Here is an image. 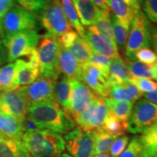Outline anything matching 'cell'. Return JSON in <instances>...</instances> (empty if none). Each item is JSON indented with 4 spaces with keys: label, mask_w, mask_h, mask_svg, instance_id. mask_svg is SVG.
<instances>
[{
    "label": "cell",
    "mask_w": 157,
    "mask_h": 157,
    "mask_svg": "<svg viewBox=\"0 0 157 157\" xmlns=\"http://www.w3.org/2000/svg\"><path fill=\"white\" fill-rule=\"evenodd\" d=\"M111 22L113 25V37L118 50L124 52L126 48L131 24L121 22L113 15H111Z\"/></svg>",
    "instance_id": "f1b7e54d"
},
{
    "label": "cell",
    "mask_w": 157,
    "mask_h": 157,
    "mask_svg": "<svg viewBox=\"0 0 157 157\" xmlns=\"http://www.w3.org/2000/svg\"><path fill=\"white\" fill-rule=\"evenodd\" d=\"M38 44L39 76L57 80L60 75L58 66L60 45L57 39L44 34L40 37Z\"/></svg>",
    "instance_id": "277c9868"
},
{
    "label": "cell",
    "mask_w": 157,
    "mask_h": 157,
    "mask_svg": "<svg viewBox=\"0 0 157 157\" xmlns=\"http://www.w3.org/2000/svg\"><path fill=\"white\" fill-rule=\"evenodd\" d=\"M15 63L0 67V92L16 90L15 87Z\"/></svg>",
    "instance_id": "d6a6232c"
},
{
    "label": "cell",
    "mask_w": 157,
    "mask_h": 157,
    "mask_svg": "<svg viewBox=\"0 0 157 157\" xmlns=\"http://www.w3.org/2000/svg\"><path fill=\"white\" fill-rule=\"evenodd\" d=\"M60 1L64 14L69 22L71 26L74 28L78 36L84 39L86 31L80 22L73 1L72 0H60Z\"/></svg>",
    "instance_id": "83f0119b"
},
{
    "label": "cell",
    "mask_w": 157,
    "mask_h": 157,
    "mask_svg": "<svg viewBox=\"0 0 157 157\" xmlns=\"http://www.w3.org/2000/svg\"><path fill=\"white\" fill-rule=\"evenodd\" d=\"M151 44L157 55V27L151 29Z\"/></svg>",
    "instance_id": "7dc6e473"
},
{
    "label": "cell",
    "mask_w": 157,
    "mask_h": 157,
    "mask_svg": "<svg viewBox=\"0 0 157 157\" xmlns=\"http://www.w3.org/2000/svg\"><path fill=\"white\" fill-rule=\"evenodd\" d=\"M129 81L135 84L143 95L146 93H152L156 90L157 87L156 82L149 79V78L130 77Z\"/></svg>",
    "instance_id": "74e56055"
},
{
    "label": "cell",
    "mask_w": 157,
    "mask_h": 157,
    "mask_svg": "<svg viewBox=\"0 0 157 157\" xmlns=\"http://www.w3.org/2000/svg\"><path fill=\"white\" fill-rule=\"evenodd\" d=\"M151 27L143 12L135 15L131 23L128 39L124 50L127 60H135V55L139 50L149 48L151 45Z\"/></svg>",
    "instance_id": "3957f363"
},
{
    "label": "cell",
    "mask_w": 157,
    "mask_h": 157,
    "mask_svg": "<svg viewBox=\"0 0 157 157\" xmlns=\"http://www.w3.org/2000/svg\"><path fill=\"white\" fill-rule=\"evenodd\" d=\"M0 21L4 36L36 30L37 25V19L34 15L15 4Z\"/></svg>",
    "instance_id": "8992f818"
},
{
    "label": "cell",
    "mask_w": 157,
    "mask_h": 157,
    "mask_svg": "<svg viewBox=\"0 0 157 157\" xmlns=\"http://www.w3.org/2000/svg\"><path fill=\"white\" fill-rule=\"evenodd\" d=\"M141 151L139 157H157V121L139 137Z\"/></svg>",
    "instance_id": "603a6c76"
},
{
    "label": "cell",
    "mask_w": 157,
    "mask_h": 157,
    "mask_svg": "<svg viewBox=\"0 0 157 157\" xmlns=\"http://www.w3.org/2000/svg\"><path fill=\"white\" fill-rule=\"evenodd\" d=\"M156 92H157V87H156Z\"/></svg>",
    "instance_id": "db71d44e"
},
{
    "label": "cell",
    "mask_w": 157,
    "mask_h": 157,
    "mask_svg": "<svg viewBox=\"0 0 157 157\" xmlns=\"http://www.w3.org/2000/svg\"><path fill=\"white\" fill-rule=\"evenodd\" d=\"M101 128L110 135L119 137L127 130V122L119 119L109 111Z\"/></svg>",
    "instance_id": "836d02e7"
},
{
    "label": "cell",
    "mask_w": 157,
    "mask_h": 157,
    "mask_svg": "<svg viewBox=\"0 0 157 157\" xmlns=\"http://www.w3.org/2000/svg\"><path fill=\"white\" fill-rule=\"evenodd\" d=\"M79 21L83 26H90L95 23L101 9L92 0H72Z\"/></svg>",
    "instance_id": "ffe728a7"
},
{
    "label": "cell",
    "mask_w": 157,
    "mask_h": 157,
    "mask_svg": "<svg viewBox=\"0 0 157 157\" xmlns=\"http://www.w3.org/2000/svg\"><path fill=\"white\" fill-rule=\"evenodd\" d=\"M93 157H111L110 156V154H97L93 156Z\"/></svg>",
    "instance_id": "c3c4849f"
},
{
    "label": "cell",
    "mask_w": 157,
    "mask_h": 157,
    "mask_svg": "<svg viewBox=\"0 0 157 157\" xmlns=\"http://www.w3.org/2000/svg\"><path fill=\"white\" fill-rule=\"evenodd\" d=\"M130 77L152 78L157 81V67L156 64H146L139 60H127Z\"/></svg>",
    "instance_id": "d4e9b609"
},
{
    "label": "cell",
    "mask_w": 157,
    "mask_h": 157,
    "mask_svg": "<svg viewBox=\"0 0 157 157\" xmlns=\"http://www.w3.org/2000/svg\"><path fill=\"white\" fill-rule=\"evenodd\" d=\"M0 157H31L21 140L0 138Z\"/></svg>",
    "instance_id": "cb8c5ba5"
},
{
    "label": "cell",
    "mask_w": 157,
    "mask_h": 157,
    "mask_svg": "<svg viewBox=\"0 0 157 157\" xmlns=\"http://www.w3.org/2000/svg\"><path fill=\"white\" fill-rule=\"evenodd\" d=\"M36 30L6 35L2 41L7 52L8 62L13 63L21 57H27L37 48L40 39Z\"/></svg>",
    "instance_id": "5b68a950"
},
{
    "label": "cell",
    "mask_w": 157,
    "mask_h": 157,
    "mask_svg": "<svg viewBox=\"0 0 157 157\" xmlns=\"http://www.w3.org/2000/svg\"><path fill=\"white\" fill-rule=\"evenodd\" d=\"M93 25L100 34L115 42L114 37H113L112 22H111V15L110 13V10H101V13Z\"/></svg>",
    "instance_id": "1f68e13d"
},
{
    "label": "cell",
    "mask_w": 157,
    "mask_h": 157,
    "mask_svg": "<svg viewBox=\"0 0 157 157\" xmlns=\"http://www.w3.org/2000/svg\"><path fill=\"white\" fill-rule=\"evenodd\" d=\"M98 95L94 93L84 82L71 79L70 104L71 116L74 122L81 113L87 109Z\"/></svg>",
    "instance_id": "5bb4252c"
},
{
    "label": "cell",
    "mask_w": 157,
    "mask_h": 157,
    "mask_svg": "<svg viewBox=\"0 0 157 157\" xmlns=\"http://www.w3.org/2000/svg\"><path fill=\"white\" fill-rule=\"evenodd\" d=\"M129 142V137L126 135H121L116 138L109 149L110 156L111 157H119Z\"/></svg>",
    "instance_id": "8d00e7d4"
},
{
    "label": "cell",
    "mask_w": 157,
    "mask_h": 157,
    "mask_svg": "<svg viewBox=\"0 0 157 157\" xmlns=\"http://www.w3.org/2000/svg\"><path fill=\"white\" fill-rule=\"evenodd\" d=\"M68 50L81 66L87 63L93 52L87 41L79 36Z\"/></svg>",
    "instance_id": "4dcf8cb0"
},
{
    "label": "cell",
    "mask_w": 157,
    "mask_h": 157,
    "mask_svg": "<svg viewBox=\"0 0 157 157\" xmlns=\"http://www.w3.org/2000/svg\"><path fill=\"white\" fill-rule=\"evenodd\" d=\"M112 60L113 58H109V57L93 52L91 56H90L88 63H90L96 66V67L101 68L104 72L109 74V67L111 66Z\"/></svg>",
    "instance_id": "d590c367"
},
{
    "label": "cell",
    "mask_w": 157,
    "mask_h": 157,
    "mask_svg": "<svg viewBox=\"0 0 157 157\" xmlns=\"http://www.w3.org/2000/svg\"><path fill=\"white\" fill-rule=\"evenodd\" d=\"M22 142L31 157H57L66 148L63 137L47 129L25 131Z\"/></svg>",
    "instance_id": "7a4b0ae2"
},
{
    "label": "cell",
    "mask_w": 157,
    "mask_h": 157,
    "mask_svg": "<svg viewBox=\"0 0 157 157\" xmlns=\"http://www.w3.org/2000/svg\"><path fill=\"white\" fill-rule=\"evenodd\" d=\"M58 66L60 74L71 79L81 81V65L68 49L60 46L58 54Z\"/></svg>",
    "instance_id": "2e32d148"
},
{
    "label": "cell",
    "mask_w": 157,
    "mask_h": 157,
    "mask_svg": "<svg viewBox=\"0 0 157 157\" xmlns=\"http://www.w3.org/2000/svg\"><path fill=\"white\" fill-rule=\"evenodd\" d=\"M124 1L126 2L127 5L132 7L133 10L135 12V13L137 14L141 11V5L143 3L144 0H124Z\"/></svg>",
    "instance_id": "f6af8a7d"
},
{
    "label": "cell",
    "mask_w": 157,
    "mask_h": 157,
    "mask_svg": "<svg viewBox=\"0 0 157 157\" xmlns=\"http://www.w3.org/2000/svg\"><path fill=\"white\" fill-rule=\"evenodd\" d=\"M155 64H156V67H157V60H156V63H155Z\"/></svg>",
    "instance_id": "f5cc1de1"
},
{
    "label": "cell",
    "mask_w": 157,
    "mask_h": 157,
    "mask_svg": "<svg viewBox=\"0 0 157 157\" xmlns=\"http://www.w3.org/2000/svg\"><path fill=\"white\" fill-rule=\"evenodd\" d=\"M78 37V34H77V32L72 29V30L65 33V34H62L61 36L56 39L60 47L68 49L74 44Z\"/></svg>",
    "instance_id": "b9f144b4"
},
{
    "label": "cell",
    "mask_w": 157,
    "mask_h": 157,
    "mask_svg": "<svg viewBox=\"0 0 157 157\" xmlns=\"http://www.w3.org/2000/svg\"><path fill=\"white\" fill-rule=\"evenodd\" d=\"M143 95L135 84L129 81L122 85L111 86L109 97L118 101H129L135 103Z\"/></svg>",
    "instance_id": "44dd1931"
},
{
    "label": "cell",
    "mask_w": 157,
    "mask_h": 157,
    "mask_svg": "<svg viewBox=\"0 0 157 157\" xmlns=\"http://www.w3.org/2000/svg\"><path fill=\"white\" fill-rule=\"evenodd\" d=\"M20 7L32 13L35 16H40L49 5L50 0H16Z\"/></svg>",
    "instance_id": "e575fe53"
},
{
    "label": "cell",
    "mask_w": 157,
    "mask_h": 157,
    "mask_svg": "<svg viewBox=\"0 0 157 157\" xmlns=\"http://www.w3.org/2000/svg\"><path fill=\"white\" fill-rule=\"evenodd\" d=\"M109 78L111 86L122 85L130 80L127 63L121 57L113 58L109 67Z\"/></svg>",
    "instance_id": "7402d4cb"
},
{
    "label": "cell",
    "mask_w": 157,
    "mask_h": 157,
    "mask_svg": "<svg viewBox=\"0 0 157 157\" xmlns=\"http://www.w3.org/2000/svg\"><path fill=\"white\" fill-rule=\"evenodd\" d=\"M106 98L98 95L85 111L75 120V124L86 132L101 128L109 114Z\"/></svg>",
    "instance_id": "9c48e42d"
},
{
    "label": "cell",
    "mask_w": 157,
    "mask_h": 157,
    "mask_svg": "<svg viewBox=\"0 0 157 157\" xmlns=\"http://www.w3.org/2000/svg\"><path fill=\"white\" fill-rule=\"evenodd\" d=\"M92 2H93L98 7L103 10H110L109 5H108L109 0H92Z\"/></svg>",
    "instance_id": "bcb514c9"
},
{
    "label": "cell",
    "mask_w": 157,
    "mask_h": 157,
    "mask_svg": "<svg viewBox=\"0 0 157 157\" xmlns=\"http://www.w3.org/2000/svg\"><path fill=\"white\" fill-rule=\"evenodd\" d=\"M140 151L141 146L139 137H134L119 157H139Z\"/></svg>",
    "instance_id": "60d3db41"
},
{
    "label": "cell",
    "mask_w": 157,
    "mask_h": 157,
    "mask_svg": "<svg viewBox=\"0 0 157 157\" xmlns=\"http://www.w3.org/2000/svg\"><path fill=\"white\" fill-rule=\"evenodd\" d=\"M65 146L72 157H93L94 136L93 131L86 132L80 127L66 133L63 137Z\"/></svg>",
    "instance_id": "30bf717a"
},
{
    "label": "cell",
    "mask_w": 157,
    "mask_h": 157,
    "mask_svg": "<svg viewBox=\"0 0 157 157\" xmlns=\"http://www.w3.org/2000/svg\"><path fill=\"white\" fill-rule=\"evenodd\" d=\"M157 121V105L142 98L133 106L127 121V130L132 134L143 133Z\"/></svg>",
    "instance_id": "52a82bcc"
},
{
    "label": "cell",
    "mask_w": 157,
    "mask_h": 157,
    "mask_svg": "<svg viewBox=\"0 0 157 157\" xmlns=\"http://www.w3.org/2000/svg\"><path fill=\"white\" fill-rule=\"evenodd\" d=\"M40 16L41 23L47 31L45 35L58 38L72 30L63 10L60 0H50Z\"/></svg>",
    "instance_id": "ba28073f"
},
{
    "label": "cell",
    "mask_w": 157,
    "mask_h": 157,
    "mask_svg": "<svg viewBox=\"0 0 157 157\" xmlns=\"http://www.w3.org/2000/svg\"><path fill=\"white\" fill-rule=\"evenodd\" d=\"M71 79L68 78L67 76L60 74L57 79L55 86V101L60 105L66 115L72 119L71 116Z\"/></svg>",
    "instance_id": "ac0fdd59"
},
{
    "label": "cell",
    "mask_w": 157,
    "mask_h": 157,
    "mask_svg": "<svg viewBox=\"0 0 157 157\" xmlns=\"http://www.w3.org/2000/svg\"><path fill=\"white\" fill-rule=\"evenodd\" d=\"M94 136V152L93 156L97 154H105L109 151L111 145L116 140L117 136L109 133L99 128L93 131Z\"/></svg>",
    "instance_id": "4316f807"
},
{
    "label": "cell",
    "mask_w": 157,
    "mask_h": 157,
    "mask_svg": "<svg viewBox=\"0 0 157 157\" xmlns=\"http://www.w3.org/2000/svg\"><path fill=\"white\" fill-rule=\"evenodd\" d=\"M81 81L96 95L103 98L109 97L111 88L109 74L101 68L88 63L82 65L81 66Z\"/></svg>",
    "instance_id": "7c38bea8"
},
{
    "label": "cell",
    "mask_w": 157,
    "mask_h": 157,
    "mask_svg": "<svg viewBox=\"0 0 157 157\" xmlns=\"http://www.w3.org/2000/svg\"><path fill=\"white\" fill-rule=\"evenodd\" d=\"M24 132L23 121L13 116L0 113V134L2 136L21 140Z\"/></svg>",
    "instance_id": "d6986e66"
},
{
    "label": "cell",
    "mask_w": 157,
    "mask_h": 157,
    "mask_svg": "<svg viewBox=\"0 0 157 157\" xmlns=\"http://www.w3.org/2000/svg\"><path fill=\"white\" fill-rule=\"evenodd\" d=\"M143 10L147 18L157 24V0H144Z\"/></svg>",
    "instance_id": "f35d334b"
},
{
    "label": "cell",
    "mask_w": 157,
    "mask_h": 157,
    "mask_svg": "<svg viewBox=\"0 0 157 157\" xmlns=\"http://www.w3.org/2000/svg\"><path fill=\"white\" fill-rule=\"evenodd\" d=\"M27 119L37 129H47L66 135L75 128L73 119L68 118L56 101H46L29 106Z\"/></svg>",
    "instance_id": "6da1fadb"
},
{
    "label": "cell",
    "mask_w": 157,
    "mask_h": 157,
    "mask_svg": "<svg viewBox=\"0 0 157 157\" xmlns=\"http://www.w3.org/2000/svg\"><path fill=\"white\" fill-rule=\"evenodd\" d=\"M108 5L113 16L122 23L131 24L137 15L124 0H109Z\"/></svg>",
    "instance_id": "484cf974"
},
{
    "label": "cell",
    "mask_w": 157,
    "mask_h": 157,
    "mask_svg": "<svg viewBox=\"0 0 157 157\" xmlns=\"http://www.w3.org/2000/svg\"><path fill=\"white\" fill-rule=\"evenodd\" d=\"M57 157H72V156H71V155L68 154H65V153H63V154L59 155V156H58Z\"/></svg>",
    "instance_id": "681fc988"
},
{
    "label": "cell",
    "mask_w": 157,
    "mask_h": 157,
    "mask_svg": "<svg viewBox=\"0 0 157 157\" xmlns=\"http://www.w3.org/2000/svg\"><path fill=\"white\" fill-rule=\"evenodd\" d=\"M84 39L87 41L93 52L113 59L121 57L116 43L100 34L93 25L89 26L88 30L85 32Z\"/></svg>",
    "instance_id": "9a60e30c"
},
{
    "label": "cell",
    "mask_w": 157,
    "mask_h": 157,
    "mask_svg": "<svg viewBox=\"0 0 157 157\" xmlns=\"http://www.w3.org/2000/svg\"><path fill=\"white\" fill-rule=\"evenodd\" d=\"M135 59L146 64H155L157 60V55L150 48H143L139 50L135 55Z\"/></svg>",
    "instance_id": "ab89813d"
},
{
    "label": "cell",
    "mask_w": 157,
    "mask_h": 157,
    "mask_svg": "<svg viewBox=\"0 0 157 157\" xmlns=\"http://www.w3.org/2000/svg\"><path fill=\"white\" fill-rule=\"evenodd\" d=\"M15 63V89L29 85L39 76V68L34 66L28 60L17 59Z\"/></svg>",
    "instance_id": "e0dca14e"
},
{
    "label": "cell",
    "mask_w": 157,
    "mask_h": 157,
    "mask_svg": "<svg viewBox=\"0 0 157 157\" xmlns=\"http://www.w3.org/2000/svg\"><path fill=\"white\" fill-rule=\"evenodd\" d=\"M8 62L7 52L4 44L2 38H0V67Z\"/></svg>",
    "instance_id": "ee69618b"
},
{
    "label": "cell",
    "mask_w": 157,
    "mask_h": 157,
    "mask_svg": "<svg viewBox=\"0 0 157 157\" xmlns=\"http://www.w3.org/2000/svg\"><path fill=\"white\" fill-rule=\"evenodd\" d=\"M109 111L120 120L127 122L132 113L134 103L129 101H118L106 98Z\"/></svg>",
    "instance_id": "f546056e"
},
{
    "label": "cell",
    "mask_w": 157,
    "mask_h": 157,
    "mask_svg": "<svg viewBox=\"0 0 157 157\" xmlns=\"http://www.w3.org/2000/svg\"><path fill=\"white\" fill-rule=\"evenodd\" d=\"M57 80L39 76L28 86L20 88L29 106L39 103L55 101L54 90Z\"/></svg>",
    "instance_id": "8fae6325"
},
{
    "label": "cell",
    "mask_w": 157,
    "mask_h": 157,
    "mask_svg": "<svg viewBox=\"0 0 157 157\" xmlns=\"http://www.w3.org/2000/svg\"><path fill=\"white\" fill-rule=\"evenodd\" d=\"M29 105L20 88L0 92V113L13 116L24 121Z\"/></svg>",
    "instance_id": "4fadbf2b"
},
{
    "label": "cell",
    "mask_w": 157,
    "mask_h": 157,
    "mask_svg": "<svg viewBox=\"0 0 157 157\" xmlns=\"http://www.w3.org/2000/svg\"><path fill=\"white\" fill-rule=\"evenodd\" d=\"M4 37V34H3V31H2V25H1V21H0V38H2Z\"/></svg>",
    "instance_id": "f907efd6"
},
{
    "label": "cell",
    "mask_w": 157,
    "mask_h": 157,
    "mask_svg": "<svg viewBox=\"0 0 157 157\" xmlns=\"http://www.w3.org/2000/svg\"><path fill=\"white\" fill-rule=\"evenodd\" d=\"M4 137V136H2V135L0 134V138H1V137Z\"/></svg>",
    "instance_id": "816d5d0a"
},
{
    "label": "cell",
    "mask_w": 157,
    "mask_h": 157,
    "mask_svg": "<svg viewBox=\"0 0 157 157\" xmlns=\"http://www.w3.org/2000/svg\"><path fill=\"white\" fill-rule=\"evenodd\" d=\"M14 5V0H0V19L8 12Z\"/></svg>",
    "instance_id": "7bdbcfd3"
}]
</instances>
